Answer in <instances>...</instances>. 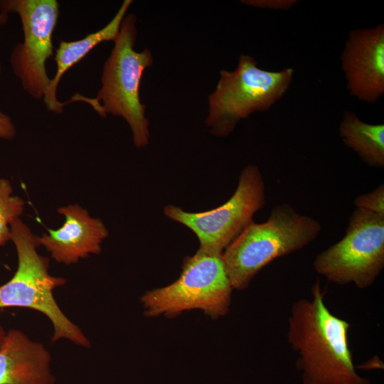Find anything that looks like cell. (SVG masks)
Here are the masks:
<instances>
[{
    "mask_svg": "<svg viewBox=\"0 0 384 384\" xmlns=\"http://www.w3.org/2000/svg\"><path fill=\"white\" fill-rule=\"evenodd\" d=\"M317 281L309 299L292 306L287 341L297 354L296 366L303 384H371L359 375L348 342L350 324L334 314Z\"/></svg>",
    "mask_w": 384,
    "mask_h": 384,
    "instance_id": "cell-1",
    "label": "cell"
},
{
    "mask_svg": "<svg viewBox=\"0 0 384 384\" xmlns=\"http://www.w3.org/2000/svg\"><path fill=\"white\" fill-rule=\"evenodd\" d=\"M321 230L317 220L299 213L288 203L272 208L267 221L251 223L222 254L233 289L247 288L263 267L304 248Z\"/></svg>",
    "mask_w": 384,
    "mask_h": 384,
    "instance_id": "cell-2",
    "label": "cell"
},
{
    "mask_svg": "<svg viewBox=\"0 0 384 384\" xmlns=\"http://www.w3.org/2000/svg\"><path fill=\"white\" fill-rule=\"evenodd\" d=\"M10 228L18 266L11 279L0 286V309L25 307L36 310L53 324L52 342L66 338L78 346L90 347L88 338L64 314L54 298L53 289L65 284L66 280L50 274L49 258L37 250L41 245L38 236L20 218L11 222Z\"/></svg>",
    "mask_w": 384,
    "mask_h": 384,
    "instance_id": "cell-3",
    "label": "cell"
},
{
    "mask_svg": "<svg viewBox=\"0 0 384 384\" xmlns=\"http://www.w3.org/2000/svg\"><path fill=\"white\" fill-rule=\"evenodd\" d=\"M137 16L130 14L122 20L114 47L105 62L101 88L95 98V111L101 116L107 114L122 117L129 124L134 145H148L149 120L145 115L139 88L144 70L151 66L153 56L148 48L134 50L137 30Z\"/></svg>",
    "mask_w": 384,
    "mask_h": 384,
    "instance_id": "cell-4",
    "label": "cell"
},
{
    "mask_svg": "<svg viewBox=\"0 0 384 384\" xmlns=\"http://www.w3.org/2000/svg\"><path fill=\"white\" fill-rule=\"evenodd\" d=\"M294 75L292 68L263 70L252 56L240 55L235 70L220 71L215 90L208 96L206 124L213 135L228 136L240 121L277 102L289 90Z\"/></svg>",
    "mask_w": 384,
    "mask_h": 384,
    "instance_id": "cell-5",
    "label": "cell"
},
{
    "mask_svg": "<svg viewBox=\"0 0 384 384\" xmlns=\"http://www.w3.org/2000/svg\"><path fill=\"white\" fill-rule=\"evenodd\" d=\"M233 290L222 255L198 249L184 260L175 282L146 292L141 302L146 317H171L199 309L212 318H219L229 311Z\"/></svg>",
    "mask_w": 384,
    "mask_h": 384,
    "instance_id": "cell-6",
    "label": "cell"
},
{
    "mask_svg": "<svg viewBox=\"0 0 384 384\" xmlns=\"http://www.w3.org/2000/svg\"><path fill=\"white\" fill-rule=\"evenodd\" d=\"M313 267L336 284L373 285L384 268V215L356 208L343 238L318 254Z\"/></svg>",
    "mask_w": 384,
    "mask_h": 384,
    "instance_id": "cell-7",
    "label": "cell"
},
{
    "mask_svg": "<svg viewBox=\"0 0 384 384\" xmlns=\"http://www.w3.org/2000/svg\"><path fill=\"white\" fill-rule=\"evenodd\" d=\"M265 203V181L257 166L248 165L241 171L230 198L214 209L191 213L174 205L166 206V217L192 230L199 249L222 255L225 248L253 222L254 215Z\"/></svg>",
    "mask_w": 384,
    "mask_h": 384,
    "instance_id": "cell-8",
    "label": "cell"
},
{
    "mask_svg": "<svg viewBox=\"0 0 384 384\" xmlns=\"http://www.w3.org/2000/svg\"><path fill=\"white\" fill-rule=\"evenodd\" d=\"M56 0H3L1 14H17L21 19L23 41L13 48L10 63L23 89L36 100L48 94L51 79L46 61L53 55L52 36L59 16Z\"/></svg>",
    "mask_w": 384,
    "mask_h": 384,
    "instance_id": "cell-9",
    "label": "cell"
},
{
    "mask_svg": "<svg viewBox=\"0 0 384 384\" xmlns=\"http://www.w3.org/2000/svg\"><path fill=\"white\" fill-rule=\"evenodd\" d=\"M340 60L349 94L375 103L384 95V25L351 31Z\"/></svg>",
    "mask_w": 384,
    "mask_h": 384,
    "instance_id": "cell-10",
    "label": "cell"
},
{
    "mask_svg": "<svg viewBox=\"0 0 384 384\" xmlns=\"http://www.w3.org/2000/svg\"><path fill=\"white\" fill-rule=\"evenodd\" d=\"M58 212L65 217L63 225L38 237L40 245L55 261L69 265L101 252V245L109 235L101 219L91 217L77 203L60 207Z\"/></svg>",
    "mask_w": 384,
    "mask_h": 384,
    "instance_id": "cell-11",
    "label": "cell"
},
{
    "mask_svg": "<svg viewBox=\"0 0 384 384\" xmlns=\"http://www.w3.org/2000/svg\"><path fill=\"white\" fill-rule=\"evenodd\" d=\"M50 360L43 344L10 329L0 347V384H54Z\"/></svg>",
    "mask_w": 384,
    "mask_h": 384,
    "instance_id": "cell-12",
    "label": "cell"
},
{
    "mask_svg": "<svg viewBox=\"0 0 384 384\" xmlns=\"http://www.w3.org/2000/svg\"><path fill=\"white\" fill-rule=\"evenodd\" d=\"M132 3V0H124L112 20L101 29L77 41H60L55 55L56 72L51 79L48 94L43 99L48 111L61 113L64 106L73 102L70 100L61 102L57 99L56 91L62 76L98 44L104 41H112L114 42L115 41L119 35L122 20Z\"/></svg>",
    "mask_w": 384,
    "mask_h": 384,
    "instance_id": "cell-13",
    "label": "cell"
},
{
    "mask_svg": "<svg viewBox=\"0 0 384 384\" xmlns=\"http://www.w3.org/2000/svg\"><path fill=\"white\" fill-rule=\"evenodd\" d=\"M343 144L368 166L384 167V124L362 121L355 112H344L338 127Z\"/></svg>",
    "mask_w": 384,
    "mask_h": 384,
    "instance_id": "cell-14",
    "label": "cell"
},
{
    "mask_svg": "<svg viewBox=\"0 0 384 384\" xmlns=\"http://www.w3.org/2000/svg\"><path fill=\"white\" fill-rule=\"evenodd\" d=\"M12 193L10 181L0 178V246L11 240L10 225L24 210L23 200Z\"/></svg>",
    "mask_w": 384,
    "mask_h": 384,
    "instance_id": "cell-15",
    "label": "cell"
},
{
    "mask_svg": "<svg viewBox=\"0 0 384 384\" xmlns=\"http://www.w3.org/2000/svg\"><path fill=\"white\" fill-rule=\"evenodd\" d=\"M356 208L384 215V185H379L370 192L358 196L354 200Z\"/></svg>",
    "mask_w": 384,
    "mask_h": 384,
    "instance_id": "cell-16",
    "label": "cell"
},
{
    "mask_svg": "<svg viewBox=\"0 0 384 384\" xmlns=\"http://www.w3.org/2000/svg\"><path fill=\"white\" fill-rule=\"evenodd\" d=\"M244 4L260 9L286 11L297 3V0H243Z\"/></svg>",
    "mask_w": 384,
    "mask_h": 384,
    "instance_id": "cell-17",
    "label": "cell"
},
{
    "mask_svg": "<svg viewBox=\"0 0 384 384\" xmlns=\"http://www.w3.org/2000/svg\"><path fill=\"white\" fill-rule=\"evenodd\" d=\"M16 134L11 117L0 111V140L12 139Z\"/></svg>",
    "mask_w": 384,
    "mask_h": 384,
    "instance_id": "cell-18",
    "label": "cell"
},
{
    "mask_svg": "<svg viewBox=\"0 0 384 384\" xmlns=\"http://www.w3.org/2000/svg\"><path fill=\"white\" fill-rule=\"evenodd\" d=\"M6 334V331L4 329V328L0 325V347L1 346L5 336Z\"/></svg>",
    "mask_w": 384,
    "mask_h": 384,
    "instance_id": "cell-19",
    "label": "cell"
},
{
    "mask_svg": "<svg viewBox=\"0 0 384 384\" xmlns=\"http://www.w3.org/2000/svg\"><path fill=\"white\" fill-rule=\"evenodd\" d=\"M7 19L6 16L0 14V24H2Z\"/></svg>",
    "mask_w": 384,
    "mask_h": 384,
    "instance_id": "cell-20",
    "label": "cell"
},
{
    "mask_svg": "<svg viewBox=\"0 0 384 384\" xmlns=\"http://www.w3.org/2000/svg\"><path fill=\"white\" fill-rule=\"evenodd\" d=\"M1 63H0V75H1Z\"/></svg>",
    "mask_w": 384,
    "mask_h": 384,
    "instance_id": "cell-21",
    "label": "cell"
}]
</instances>
